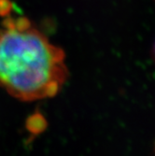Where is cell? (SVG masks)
<instances>
[{
    "label": "cell",
    "instance_id": "1",
    "mask_svg": "<svg viewBox=\"0 0 155 156\" xmlns=\"http://www.w3.org/2000/svg\"><path fill=\"white\" fill-rule=\"evenodd\" d=\"M68 78L65 51L27 19L0 29V87L24 102L53 97Z\"/></svg>",
    "mask_w": 155,
    "mask_h": 156
},
{
    "label": "cell",
    "instance_id": "2",
    "mask_svg": "<svg viewBox=\"0 0 155 156\" xmlns=\"http://www.w3.org/2000/svg\"><path fill=\"white\" fill-rule=\"evenodd\" d=\"M47 127V122L43 115L40 113H35L27 119L26 128L33 134L42 133Z\"/></svg>",
    "mask_w": 155,
    "mask_h": 156
}]
</instances>
